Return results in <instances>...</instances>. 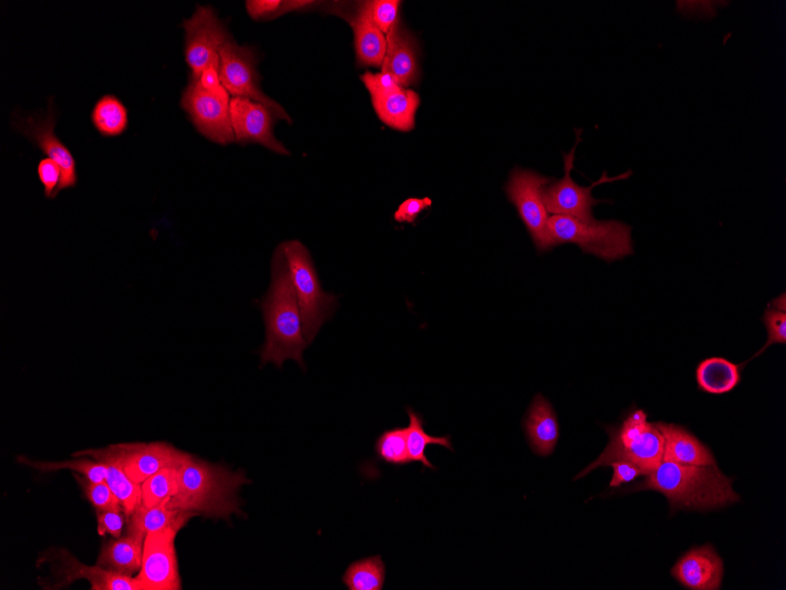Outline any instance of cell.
I'll use <instances>...</instances> for the list:
<instances>
[{
  "instance_id": "cell-12",
  "label": "cell",
  "mask_w": 786,
  "mask_h": 590,
  "mask_svg": "<svg viewBox=\"0 0 786 590\" xmlns=\"http://www.w3.org/2000/svg\"><path fill=\"white\" fill-rule=\"evenodd\" d=\"M178 532L168 529L146 535L142 568L136 578L142 590L182 589L175 545Z\"/></svg>"
},
{
  "instance_id": "cell-8",
  "label": "cell",
  "mask_w": 786,
  "mask_h": 590,
  "mask_svg": "<svg viewBox=\"0 0 786 590\" xmlns=\"http://www.w3.org/2000/svg\"><path fill=\"white\" fill-rule=\"evenodd\" d=\"M219 75L224 86L234 97L247 99L267 106L277 120L291 123L286 110L268 97L260 89L255 52L239 46L231 39L219 49Z\"/></svg>"
},
{
  "instance_id": "cell-26",
  "label": "cell",
  "mask_w": 786,
  "mask_h": 590,
  "mask_svg": "<svg viewBox=\"0 0 786 590\" xmlns=\"http://www.w3.org/2000/svg\"><path fill=\"white\" fill-rule=\"evenodd\" d=\"M743 368V364H735L723 358L702 361L696 371L700 391L711 395L732 393L742 381Z\"/></svg>"
},
{
  "instance_id": "cell-37",
  "label": "cell",
  "mask_w": 786,
  "mask_h": 590,
  "mask_svg": "<svg viewBox=\"0 0 786 590\" xmlns=\"http://www.w3.org/2000/svg\"><path fill=\"white\" fill-rule=\"evenodd\" d=\"M37 173H39L40 180L43 184L45 197H58V190L62 180V169L60 165L46 157L40 162Z\"/></svg>"
},
{
  "instance_id": "cell-31",
  "label": "cell",
  "mask_w": 786,
  "mask_h": 590,
  "mask_svg": "<svg viewBox=\"0 0 786 590\" xmlns=\"http://www.w3.org/2000/svg\"><path fill=\"white\" fill-rule=\"evenodd\" d=\"M18 460L28 467L39 469L44 473L68 469L86 477L91 483H103L106 478L105 466L92 458L90 459L84 457L80 459L64 460V463H41V460H31L23 456L18 458Z\"/></svg>"
},
{
  "instance_id": "cell-1",
  "label": "cell",
  "mask_w": 786,
  "mask_h": 590,
  "mask_svg": "<svg viewBox=\"0 0 786 590\" xmlns=\"http://www.w3.org/2000/svg\"><path fill=\"white\" fill-rule=\"evenodd\" d=\"M260 307L267 325V340L260 349L261 364L282 368L287 360H293L304 368L303 353L309 343L289 265L280 246L273 256L272 283Z\"/></svg>"
},
{
  "instance_id": "cell-11",
  "label": "cell",
  "mask_w": 786,
  "mask_h": 590,
  "mask_svg": "<svg viewBox=\"0 0 786 590\" xmlns=\"http://www.w3.org/2000/svg\"><path fill=\"white\" fill-rule=\"evenodd\" d=\"M230 101L210 94L198 79L192 77L183 92L180 104L203 136L220 145H228L236 142Z\"/></svg>"
},
{
  "instance_id": "cell-6",
  "label": "cell",
  "mask_w": 786,
  "mask_h": 590,
  "mask_svg": "<svg viewBox=\"0 0 786 590\" xmlns=\"http://www.w3.org/2000/svg\"><path fill=\"white\" fill-rule=\"evenodd\" d=\"M286 255L296 297L301 310L303 333L310 344L327 320L332 317L339 300L323 291L308 249L298 241L280 246Z\"/></svg>"
},
{
  "instance_id": "cell-36",
  "label": "cell",
  "mask_w": 786,
  "mask_h": 590,
  "mask_svg": "<svg viewBox=\"0 0 786 590\" xmlns=\"http://www.w3.org/2000/svg\"><path fill=\"white\" fill-rule=\"evenodd\" d=\"M362 82L370 92L371 99L381 97L400 90L402 86L387 72H365L361 76Z\"/></svg>"
},
{
  "instance_id": "cell-18",
  "label": "cell",
  "mask_w": 786,
  "mask_h": 590,
  "mask_svg": "<svg viewBox=\"0 0 786 590\" xmlns=\"http://www.w3.org/2000/svg\"><path fill=\"white\" fill-rule=\"evenodd\" d=\"M387 49L382 71L408 89L418 83V45L415 37L399 21L386 34Z\"/></svg>"
},
{
  "instance_id": "cell-29",
  "label": "cell",
  "mask_w": 786,
  "mask_h": 590,
  "mask_svg": "<svg viewBox=\"0 0 786 590\" xmlns=\"http://www.w3.org/2000/svg\"><path fill=\"white\" fill-rule=\"evenodd\" d=\"M343 582L349 590H382L385 583L384 561L379 556L351 563Z\"/></svg>"
},
{
  "instance_id": "cell-33",
  "label": "cell",
  "mask_w": 786,
  "mask_h": 590,
  "mask_svg": "<svg viewBox=\"0 0 786 590\" xmlns=\"http://www.w3.org/2000/svg\"><path fill=\"white\" fill-rule=\"evenodd\" d=\"M401 4L399 0H372V2L360 3L359 8L374 27L387 34L400 21Z\"/></svg>"
},
{
  "instance_id": "cell-13",
  "label": "cell",
  "mask_w": 786,
  "mask_h": 590,
  "mask_svg": "<svg viewBox=\"0 0 786 590\" xmlns=\"http://www.w3.org/2000/svg\"><path fill=\"white\" fill-rule=\"evenodd\" d=\"M579 141L580 137L578 136L573 149L570 154L565 156V177L549 184L545 192V199L548 213L560 216H571L579 220H583V222H592V220H594L593 207L607 201L593 198L591 193L592 189L603 183L627 179L631 177L632 173L628 172L613 178L607 177L604 173L603 177L593 183L591 187L585 188L578 186V184L571 178V173L573 170L575 152Z\"/></svg>"
},
{
  "instance_id": "cell-32",
  "label": "cell",
  "mask_w": 786,
  "mask_h": 590,
  "mask_svg": "<svg viewBox=\"0 0 786 590\" xmlns=\"http://www.w3.org/2000/svg\"><path fill=\"white\" fill-rule=\"evenodd\" d=\"M406 436L407 428L397 427L384 432L376 442L379 457L396 467L410 464Z\"/></svg>"
},
{
  "instance_id": "cell-22",
  "label": "cell",
  "mask_w": 786,
  "mask_h": 590,
  "mask_svg": "<svg viewBox=\"0 0 786 590\" xmlns=\"http://www.w3.org/2000/svg\"><path fill=\"white\" fill-rule=\"evenodd\" d=\"M371 100L374 112L386 126L403 133L414 131L421 105L416 91L401 87L392 94Z\"/></svg>"
},
{
  "instance_id": "cell-5",
  "label": "cell",
  "mask_w": 786,
  "mask_h": 590,
  "mask_svg": "<svg viewBox=\"0 0 786 590\" xmlns=\"http://www.w3.org/2000/svg\"><path fill=\"white\" fill-rule=\"evenodd\" d=\"M549 231L555 248L576 245L608 263L633 255L632 229L620 220L583 222L571 216L554 215L549 218Z\"/></svg>"
},
{
  "instance_id": "cell-21",
  "label": "cell",
  "mask_w": 786,
  "mask_h": 590,
  "mask_svg": "<svg viewBox=\"0 0 786 590\" xmlns=\"http://www.w3.org/2000/svg\"><path fill=\"white\" fill-rule=\"evenodd\" d=\"M524 431L535 454L548 457L554 454L559 439V424L552 404L538 394L524 420Z\"/></svg>"
},
{
  "instance_id": "cell-35",
  "label": "cell",
  "mask_w": 786,
  "mask_h": 590,
  "mask_svg": "<svg viewBox=\"0 0 786 590\" xmlns=\"http://www.w3.org/2000/svg\"><path fill=\"white\" fill-rule=\"evenodd\" d=\"M763 323L767 331V341L765 345L759 350V352L753 358L756 359L761 356L765 350L774 344H785L786 343V310L773 307L771 303L767 306L764 315Z\"/></svg>"
},
{
  "instance_id": "cell-23",
  "label": "cell",
  "mask_w": 786,
  "mask_h": 590,
  "mask_svg": "<svg viewBox=\"0 0 786 590\" xmlns=\"http://www.w3.org/2000/svg\"><path fill=\"white\" fill-rule=\"evenodd\" d=\"M145 538L126 531L117 540H110L102 547L97 566L114 573L133 577L138 575L143 562Z\"/></svg>"
},
{
  "instance_id": "cell-42",
  "label": "cell",
  "mask_w": 786,
  "mask_h": 590,
  "mask_svg": "<svg viewBox=\"0 0 786 590\" xmlns=\"http://www.w3.org/2000/svg\"><path fill=\"white\" fill-rule=\"evenodd\" d=\"M613 476L610 483L611 488H620L625 484L634 482L635 478L644 476L643 472L627 460H617L611 464Z\"/></svg>"
},
{
  "instance_id": "cell-41",
  "label": "cell",
  "mask_w": 786,
  "mask_h": 590,
  "mask_svg": "<svg viewBox=\"0 0 786 590\" xmlns=\"http://www.w3.org/2000/svg\"><path fill=\"white\" fill-rule=\"evenodd\" d=\"M198 80L200 85L210 92V94L223 100H231L228 90L221 83L219 65H211L208 69H205Z\"/></svg>"
},
{
  "instance_id": "cell-38",
  "label": "cell",
  "mask_w": 786,
  "mask_h": 590,
  "mask_svg": "<svg viewBox=\"0 0 786 590\" xmlns=\"http://www.w3.org/2000/svg\"><path fill=\"white\" fill-rule=\"evenodd\" d=\"M127 518L123 510L97 511V529L101 537L108 534L121 538Z\"/></svg>"
},
{
  "instance_id": "cell-20",
  "label": "cell",
  "mask_w": 786,
  "mask_h": 590,
  "mask_svg": "<svg viewBox=\"0 0 786 590\" xmlns=\"http://www.w3.org/2000/svg\"><path fill=\"white\" fill-rule=\"evenodd\" d=\"M73 456L90 457L105 466V482L118 497L126 518H130L142 506V486L135 484L126 475L114 448L108 446L104 449H87L73 454Z\"/></svg>"
},
{
  "instance_id": "cell-3",
  "label": "cell",
  "mask_w": 786,
  "mask_h": 590,
  "mask_svg": "<svg viewBox=\"0 0 786 590\" xmlns=\"http://www.w3.org/2000/svg\"><path fill=\"white\" fill-rule=\"evenodd\" d=\"M249 484L245 473H234L192 455L179 467L178 490L166 507L230 521L232 515H242L238 490Z\"/></svg>"
},
{
  "instance_id": "cell-34",
  "label": "cell",
  "mask_w": 786,
  "mask_h": 590,
  "mask_svg": "<svg viewBox=\"0 0 786 590\" xmlns=\"http://www.w3.org/2000/svg\"><path fill=\"white\" fill-rule=\"evenodd\" d=\"M74 477L81 485L85 499L97 511L123 510L118 497L111 490L106 482L91 483L82 475H74Z\"/></svg>"
},
{
  "instance_id": "cell-28",
  "label": "cell",
  "mask_w": 786,
  "mask_h": 590,
  "mask_svg": "<svg viewBox=\"0 0 786 590\" xmlns=\"http://www.w3.org/2000/svg\"><path fill=\"white\" fill-rule=\"evenodd\" d=\"M92 123L104 137L121 136L127 128V110L116 96H103L93 107Z\"/></svg>"
},
{
  "instance_id": "cell-16",
  "label": "cell",
  "mask_w": 786,
  "mask_h": 590,
  "mask_svg": "<svg viewBox=\"0 0 786 590\" xmlns=\"http://www.w3.org/2000/svg\"><path fill=\"white\" fill-rule=\"evenodd\" d=\"M18 131L30 138L49 158L58 163L62 169V180L58 195L63 190L77 186V165L68 147L55 136V115L52 106L43 118H18L14 123Z\"/></svg>"
},
{
  "instance_id": "cell-39",
  "label": "cell",
  "mask_w": 786,
  "mask_h": 590,
  "mask_svg": "<svg viewBox=\"0 0 786 590\" xmlns=\"http://www.w3.org/2000/svg\"><path fill=\"white\" fill-rule=\"evenodd\" d=\"M432 206V198H407L402 203L395 215H393V218H395L399 224L414 225L418 216Z\"/></svg>"
},
{
  "instance_id": "cell-27",
  "label": "cell",
  "mask_w": 786,
  "mask_h": 590,
  "mask_svg": "<svg viewBox=\"0 0 786 590\" xmlns=\"http://www.w3.org/2000/svg\"><path fill=\"white\" fill-rule=\"evenodd\" d=\"M407 415L410 418V424L407 428V451L410 463H420L422 466L435 469V466L430 463L426 456V448L428 446H441L448 451L454 452L453 442L451 436H432L424 431L423 417L415 411L408 408Z\"/></svg>"
},
{
  "instance_id": "cell-24",
  "label": "cell",
  "mask_w": 786,
  "mask_h": 590,
  "mask_svg": "<svg viewBox=\"0 0 786 590\" xmlns=\"http://www.w3.org/2000/svg\"><path fill=\"white\" fill-rule=\"evenodd\" d=\"M354 34V50L361 66L380 68L383 65L387 42L386 37L374 27L363 11L358 8L352 15L345 17Z\"/></svg>"
},
{
  "instance_id": "cell-4",
  "label": "cell",
  "mask_w": 786,
  "mask_h": 590,
  "mask_svg": "<svg viewBox=\"0 0 786 590\" xmlns=\"http://www.w3.org/2000/svg\"><path fill=\"white\" fill-rule=\"evenodd\" d=\"M607 432L609 445L606 451L575 479L585 477L597 468L610 467L617 460H627L639 467L644 476L662 464L664 437L656 423L648 421L644 411L633 408L619 427L607 428Z\"/></svg>"
},
{
  "instance_id": "cell-40",
  "label": "cell",
  "mask_w": 786,
  "mask_h": 590,
  "mask_svg": "<svg viewBox=\"0 0 786 590\" xmlns=\"http://www.w3.org/2000/svg\"><path fill=\"white\" fill-rule=\"evenodd\" d=\"M247 10L252 20L270 21L280 17L283 2L280 0H248Z\"/></svg>"
},
{
  "instance_id": "cell-17",
  "label": "cell",
  "mask_w": 786,
  "mask_h": 590,
  "mask_svg": "<svg viewBox=\"0 0 786 590\" xmlns=\"http://www.w3.org/2000/svg\"><path fill=\"white\" fill-rule=\"evenodd\" d=\"M671 575L690 590H718L723 583L724 563L716 549L706 545L689 550L672 568Z\"/></svg>"
},
{
  "instance_id": "cell-9",
  "label": "cell",
  "mask_w": 786,
  "mask_h": 590,
  "mask_svg": "<svg viewBox=\"0 0 786 590\" xmlns=\"http://www.w3.org/2000/svg\"><path fill=\"white\" fill-rule=\"evenodd\" d=\"M182 27L185 29V61L193 71L192 77L199 79L205 69L220 65L219 49L231 37L213 7H197Z\"/></svg>"
},
{
  "instance_id": "cell-25",
  "label": "cell",
  "mask_w": 786,
  "mask_h": 590,
  "mask_svg": "<svg viewBox=\"0 0 786 590\" xmlns=\"http://www.w3.org/2000/svg\"><path fill=\"white\" fill-rule=\"evenodd\" d=\"M197 516L194 513L167 508L166 505L154 508L141 506L127 518L126 531L135 532L146 538L154 531L168 529L180 530Z\"/></svg>"
},
{
  "instance_id": "cell-15",
  "label": "cell",
  "mask_w": 786,
  "mask_h": 590,
  "mask_svg": "<svg viewBox=\"0 0 786 590\" xmlns=\"http://www.w3.org/2000/svg\"><path fill=\"white\" fill-rule=\"evenodd\" d=\"M231 122L236 142L258 143L279 155H290L273 135V114L263 104L240 97L230 101Z\"/></svg>"
},
{
  "instance_id": "cell-2",
  "label": "cell",
  "mask_w": 786,
  "mask_h": 590,
  "mask_svg": "<svg viewBox=\"0 0 786 590\" xmlns=\"http://www.w3.org/2000/svg\"><path fill=\"white\" fill-rule=\"evenodd\" d=\"M733 478L725 476L717 465L684 466L671 460L647 476L645 482L624 493L656 490L666 497L672 510L707 511L734 505L741 497L733 488Z\"/></svg>"
},
{
  "instance_id": "cell-7",
  "label": "cell",
  "mask_w": 786,
  "mask_h": 590,
  "mask_svg": "<svg viewBox=\"0 0 786 590\" xmlns=\"http://www.w3.org/2000/svg\"><path fill=\"white\" fill-rule=\"evenodd\" d=\"M551 178L538 173L516 168L513 170L505 194L518 211L539 252L555 248L549 231V213L545 192Z\"/></svg>"
},
{
  "instance_id": "cell-43",
  "label": "cell",
  "mask_w": 786,
  "mask_h": 590,
  "mask_svg": "<svg viewBox=\"0 0 786 590\" xmlns=\"http://www.w3.org/2000/svg\"><path fill=\"white\" fill-rule=\"evenodd\" d=\"M317 4L320 3L309 2V0H291V2H283L282 12H280V15L290 13L292 11H306L316 7Z\"/></svg>"
},
{
  "instance_id": "cell-10",
  "label": "cell",
  "mask_w": 786,
  "mask_h": 590,
  "mask_svg": "<svg viewBox=\"0 0 786 590\" xmlns=\"http://www.w3.org/2000/svg\"><path fill=\"white\" fill-rule=\"evenodd\" d=\"M41 560L51 566L52 573L51 578L40 582L44 589H63L84 579L92 590H142L136 578L114 573L97 565H83L66 549H51Z\"/></svg>"
},
{
  "instance_id": "cell-14",
  "label": "cell",
  "mask_w": 786,
  "mask_h": 590,
  "mask_svg": "<svg viewBox=\"0 0 786 590\" xmlns=\"http://www.w3.org/2000/svg\"><path fill=\"white\" fill-rule=\"evenodd\" d=\"M114 448L126 475L137 485L165 468H179L192 457L164 442L122 444Z\"/></svg>"
},
{
  "instance_id": "cell-19",
  "label": "cell",
  "mask_w": 786,
  "mask_h": 590,
  "mask_svg": "<svg viewBox=\"0 0 786 590\" xmlns=\"http://www.w3.org/2000/svg\"><path fill=\"white\" fill-rule=\"evenodd\" d=\"M656 427L664 437L663 459L684 466L717 465L714 454L685 428L663 422Z\"/></svg>"
},
{
  "instance_id": "cell-30",
  "label": "cell",
  "mask_w": 786,
  "mask_h": 590,
  "mask_svg": "<svg viewBox=\"0 0 786 590\" xmlns=\"http://www.w3.org/2000/svg\"><path fill=\"white\" fill-rule=\"evenodd\" d=\"M179 485V468H165L142 485V506L154 508L173 500Z\"/></svg>"
}]
</instances>
